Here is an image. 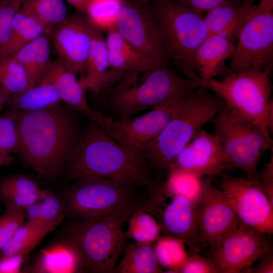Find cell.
Masks as SVG:
<instances>
[{
  "instance_id": "8",
  "label": "cell",
  "mask_w": 273,
  "mask_h": 273,
  "mask_svg": "<svg viewBox=\"0 0 273 273\" xmlns=\"http://www.w3.org/2000/svg\"><path fill=\"white\" fill-rule=\"evenodd\" d=\"M270 70L230 72L223 79H212L202 86L213 92L235 112L270 135L273 130Z\"/></svg>"
},
{
  "instance_id": "47",
  "label": "cell",
  "mask_w": 273,
  "mask_h": 273,
  "mask_svg": "<svg viewBox=\"0 0 273 273\" xmlns=\"http://www.w3.org/2000/svg\"><path fill=\"white\" fill-rule=\"evenodd\" d=\"M77 12L85 14L90 0H66Z\"/></svg>"
},
{
  "instance_id": "25",
  "label": "cell",
  "mask_w": 273,
  "mask_h": 273,
  "mask_svg": "<svg viewBox=\"0 0 273 273\" xmlns=\"http://www.w3.org/2000/svg\"><path fill=\"white\" fill-rule=\"evenodd\" d=\"M104 31L93 24L92 40L83 77L79 78L86 91L96 96L103 88L108 69L107 50Z\"/></svg>"
},
{
  "instance_id": "36",
  "label": "cell",
  "mask_w": 273,
  "mask_h": 273,
  "mask_svg": "<svg viewBox=\"0 0 273 273\" xmlns=\"http://www.w3.org/2000/svg\"><path fill=\"white\" fill-rule=\"evenodd\" d=\"M0 86L10 95L21 93L28 87L24 68L12 57L0 60Z\"/></svg>"
},
{
  "instance_id": "12",
  "label": "cell",
  "mask_w": 273,
  "mask_h": 273,
  "mask_svg": "<svg viewBox=\"0 0 273 273\" xmlns=\"http://www.w3.org/2000/svg\"><path fill=\"white\" fill-rule=\"evenodd\" d=\"M228 69L230 72L271 70L273 12L259 8L240 31Z\"/></svg>"
},
{
  "instance_id": "16",
  "label": "cell",
  "mask_w": 273,
  "mask_h": 273,
  "mask_svg": "<svg viewBox=\"0 0 273 273\" xmlns=\"http://www.w3.org/2000/svg\"><path fill=\"white\" fill-rule=\"evenodd\" d=\"M93 24L78 12L53 26L48 33L59 60L80 78L84 76Z\"/></svg>"
},
{
  "instance_id": "31",
  "label": "cell",
  "mask_w": 273,
  "mask_h": 273,
  "mask_svg": "<svg viewBox=\"0 0 273 273\" xmlns=\"http://www.w3.org/2000/svg\"><path fill=\"white\" fill-rule=\"evenodd\" d=\"M205 178L187 170L172 169L162 184L168 194L186 197L197 204L203 191Z\"/></svg>"
},
{
  "instance_id": "32",
  "label": "cell",
  "mask_w": 273,
  "mask_h": 273,
  "mask_svg": "<svg viewBox=\"0 0 273 273\" xmlns=\"http://www.w3.org/2000/svg\"><path fill=\"white\" fill-rule=\"evenodd\" d=\"M20 10L41 22L46 27L48 34L53 26L68 17L63 0H23Z\"/></svg>"
},
{
  "instance_id": "3",
  "label": "cell",
  "mask_w": 273,
  "mask_h": 273,
  "mask_svg": "<svg viewBox=\"0 0 273 273\" xmlns=\"http://www.w3.org/2000/svg\"><path fill=\"white\" fill-rule=\"evenodd\" d=\"M223 103L201 85L176 101L170 118L142 154L157 182L164 180L178 154L204 124L213 121Z\"/></svg>"
},
{
  "instance_id": "39",
  "label": "cell",
  "mask_w": 273,
  "mask_h": 273,
  "mask_svg": "<svg viewBox=\"0 0 273 273\" xmlns=\"http://www.w3.org/2000/svg\"><path fill=\"white\" fill-rule=\"evenodd\" d=\"M23 0H1L0 2V54L10 38L13 21Z\"/></svg>"
},
{
  "instance_id": "1",
  "label": "cell",
  "mask_w": 273,
  "mask_h": 273,
  "mask_svg": "<svg viewBox=\"0 0 273 273\" xmlns=\"http://www.w3.org/2000/svg\"><path fill=\"white\" fill-rule=\"evenodd\" d=\"M17 123V154L23 166L49 182L64 172L79 136L73 115L59 106L47 110H13Z\"/></svg>"
},
{
  "instance_id": "17",
  "label": "cell",
  "mask_w": 273,
  "mask_h": 273,
  "mask_svg": "<svg viewBox=\"0 0 273 273\" xmlns=\"http://www.w3.org/2000/svg\"><path fill=\"white\" fill-rule=\"evenodd\" d=\"M197 243L209 246L238 226L240 220L223 192L205 178L203 191L196 204Z\"/></svg>"
},
{
  "instance_id": "41",
  "label": "cell",
  "mask_w": 273,
  "mask_h": 273,
  "mask_svg": "<svg viewBox=\"0 0 273 273\" xmlns=\"http://www.w3.org/2000/svg\"><path fill=\"white\" fill-rule=\"evenodd\" d=\"M181 273H218L213 263L207 257L198 252L189 253V255L178 270Z\"/></svg>"
},
{
  "instance_id": "50",
  "label": "cell",
  "mask_w": 273,
  "mask_h": 273,
  "mask_svg": "<svg viewBox=\"0 0 273 273\" xmlns=\"http://www.w3.org/2000/svg\"><path fill=\"white\" fill-rule=\"evenodd\" d=\"M241 1L247 4H253V2L256 0H241Z\"/></svg>"
},
{
  "instance_id": "23",
  "label": "cell",
  "mask_w": 273,
  "mask_h": 273,
  "mask_svg": "<svg viewBox=\"0 0 273 273\" xmlns=\"http://www.w3.org/2000/svg\"><path fill=\"white\" fill-rule=\"evenodd\" d=\"M41 80L51 83L61 101L72 110L81 113L89 119L94 111L89 106L85 96L86 89L76 77L59 60L52 62Z\"/></svg>"
},
{
  "instance_id": "49",
  "label": "cell",
  "mask_w": 273,
  "mask_h": 273,
  "mask_svg": "<svg viewBox=\"0 0 273 273\" xmlns=\"http://www.w3.org/2000/svg\"><path fill=\"white\" fill-rule=\"evenodd\" d=\"M10 95L7 91L0 86V112L7 103Z\"/></svg>"
},
{
  "instance_id": "21",
  "label": "cell",
  "mask_w": 273,
  "mask_h": 273,
  "mask_svg": "<svg viewBox=\"0 0 273 273\" xmlns=\"http://www.w3.org/2000/svg\"><path fill=\"white\" fill-rule=\"evenodd\" d=\"M26 271L32 273L86 272L77 249L65 237L42 249Z\"/></svg>"
},
{
  "instance_id": "35",
  "label": "cell",
  "mask_w": 273,
  "mask_h": 273,
  "mask_svg": "<svg viewBox=\"0 0 273 273\" xmlns=\"http://www.w3.org/2000/svg\"><path fill=\"white\" fill-rule=\"evenodd\" d=\"M124 0H90L85 14L89 21L106 31L114 26Z\"/></svg>"
},
{
  "instance_id": "19",
  "label": "cell",
  "mask_w": 273,
  "mask_h": 273,
  "mask_svg": "<svg viewBox=\"0 0 273 273\" xmlns=\"http://www.w3.org/2000/svg\"><path fill=\"white\" fill-rule=\"evenodd\" d=\"M105 36L108 69L104 79L102 89L111 86L126 77L145 73L162 65L137 52L120 36L114 26L106 31Z\"/></svg>"
},
{
  "instance_id": "2",
  "label": "cell",
  "mask_w": 273,
  "mask_h": 273,
  "mask_svg": "<svg viewBox=\"0 0 273 273\" xmlns=\"http://www.w3.org/2000/svg\"><path fill=\"white\" fill-rule=\"evenodd\" d=\"M90 120L79 135L64 169L68 180L97 176L121 179L148 189L159 183L144 160L125 150Z\"/></svg>"
},
{
  "instance_id": "7",
  "label": "cell",
  "mask_w": 273,
  "mask_h": 273,
  "mask_svg": "<svg viewBox=\"0 0 273 273\" xmlns=\"http://www.w3.org/2000/svg\"><path fill=\"white\" fill-rule=\"evenodd\" d=\"M131 213L67 225L65 237L77 249L86 272L113 273L128 244L124 225Z\"/></svg>"
},
{
  "instance_id": "22",
  "label": "cell",
  "mask_w": 273,
  "mask_h": 273,
  "mask_svg": "<svg viewBox=\"0 0 273 273\" xmlns=\"http://www.w3.org/2000/svg\"><path fill=\"white\" fill-rule=\"evenodd\" d=\"M234 43L217 35H208L198 47L195 63L200 79V85L230 71L225 62L232 56Z\"/></svg>"
},
{
  "instance_id": "45",
  "label": "cell",
  "mask_w": 273,
  "mask_h": 273,
  "mask_svg": "<svg viewBox=\"0 0 273 273\" xmlns=\"http://www.w3.org/2000/svg\"><path fill=\"white\" fill-rule=\"evenodd\" d=\"M202 12H207L225 0H171Z\"/></svg>"
},
{
  "instance_id": "30",
  "label": "cell",
  "mask_w": 273,
  "mask_h": 273,
  "mask_svg": "<svg viewBox=\"0 0 273 273\" xmlns=\"http://www.w3.org/2000/svg\"><path fill=\"white\" fill-rule=\"evenodd\" d=\"M47 33L45 26L33 16L21 10L16 14L8 42L0 54V60L11 57L19 49Z\"/></svg>"
},
{
  "instance_id": "42",
  "label": "cell",
  "mask_w": 273,
  "mask_h": 273,
  "mask_svg": "<svg viewBox=\"0 0 273 273\" xmlns=\"http://www.w3.org/2000/svg\"><path fill=\"white\" fill-rule=\"evenodd\" d=\"M29 252H21L0 258V273L23 272L21 268Z\"/></svg>"
},
{
  "instance_id": "20",
  "label": "cell",
  "mask_w": 273,
  "mask_h": 273,
  "mask_svg": "<svg viewBox=\"0 0 273 273\" xmlns=\"http://www.w3.org/2000/svg\"><path fill=\"white\" fill-rule=\"evenodd\" d=\"M256 8L241 0L224 1L204 16L208 35L217 34L234 43Z\"/></svg>"
},
{
  "instance_id": "38",
  "label": "cell",
  "mask_w": 273,
  "mask_h": 273,
  "mask_svg": "<svg viewBox=\"0 0 273 273\" xmlns=\"http://www.w3.org/2000/svg\"><path fill=\"white\" fill-rule=\"evenodd\" d=\"M39 203L38 217L32 222L46 224L66 216L60 198L51 190H42Z\"/></svg>"
},
{
  "instance_id": "18",
  "label": "cell",
  "mask_w": 273,
  "mask_h": 273,
  "mask_svg": "<svg viewBox=\"0 0 273 273\" xmlns=\"http://www.w3.org/2000/svg\"><path fill=\"white\" fill-rule=\"evenodd\" d=\"M234 168L216 136L201 129L178 154L169 170L181 169L211 177Z\"/></svg>"
},
{
  "instance_id": "27",
  "label": "cell",
  "mask_w": 273,
  "mask_h": 273,
  "mask_svg": "<svg viewBox=\"0 0 273 273\" xmlns=\"http://www.w3.org/2000/svg\"><path fill=\"white\" fill-rule=\"evenodd\" d=\"M60 102L53 85L47 81L41 80L21 93L10 95L7 103L14 110L30 112L56 107L59 106Z\"/></svg>"
},
{
  "instance_id": "28",
  "label": "cell",
  "mask_w": 273,
  "mask_h": 273,
  "mask_svg": "<svg viewBox=\"0 0 273 273\" xmlns=\"http://www.w3.org/2000/svg\"><path fill=\"white\" fill-rule=\"evenodd\" d=\"M64 218L46 224L36 222L23 223L0 250V258L21 252H30Z\"/></svg>"
},
{
  "instance_id": "34",
  "label": "cell",
  "mask_w": 273,
  "mask_h": 273,
  "mask_svg": "<svg viewBox=\"0 0 273 273\" xmlns=\"http://www.w3.org/2000/svg\"><path fill=\"white\" fill-rule=\"evenodd\" d=\"M126 222L125 237L136 242L154 244L161 236L160 226L155 218L140 208L131 213Z\"/></svg>"
},
{
  "instance_id": "29",
  "label": "cell",
  "mask_w": 273,
  "mask_h": 273,
  "mask_svg": "<svg viewBox=\"0 0 273 273\" xmlns=\"http://www.w3.org/2000/svg\"><path fill=\"white\" fill-rule=\"evenodd\" d=\"M153 244L135 242L128 244L113 273H158L162 272Z\"/></svg>"
},
{
  "instance_id": "48",
  "label": "cell",
  "mask_w": 273,
  "mask_h": 273,
  "mask_svg": "<svg viewBox=\"0 0 273 273\" xmlns=\"http://www.w3.org/2000/svg\"><path fill=\"white\" fill-rule=\"evenodd\" d=\"M16 160V159L10 155H0V167H8Z\"/></svg>"
},
{
  "instance_id": "33",
  "label": "cell",
  "mask_w": 273,
  "mask_h": 273,
  "mask_svg": "<svg viewBox=\"0 0 273 273\" xmlns=\"http://www.w3.org/2000/svg\"><path fill=\"white\" fill-rule=\"evenodd\" d=\"M155 243L154 251L161 266L168 269L166 272H178L189 255L184 241L172 236H161Z\"/></svg>"
},
{
  "instance_id": "51",
  "label": "cell",
  "mask_w": 273,
  "mask_h": 273,
  "mask_svg": "<svg viewBox=\"0 0 273 273\" xmlns=\"http://www.w3.org/2000/svg\"><path fill=\"white\" fill-rule=\"evenodd\" d=\"M1 0H0V2H1Z\"/></svg>"
},
{
  "instance_id": "4",
  "label": "cell",
  "mask_w": 273,
  "mask_h": 273,
  "mask_svg": "<svg viewBox=\"0 0 273 273\" xmlns=\"http://www.w3.org/2000/svg\"><path fill=\"white\" fill-rule=\"evenodd\" d=\"M57 194L71 220L93 221L130 213L146 200L148 188L121 179L97 176L79 177Z\"/></svg>"
},
{
  "instance_id": "5",
  "label": "cell",
  "mask_w": 273,
  "mask_h": 273,
  "mask_svg": "<svg viewBox=\"0 0 273 273\" xmlns=\"http://www.w3.org/2000/svg\"><path fill=\"white\" fill-rule=\"evenodd\" d=\"M198 82L183 78L168 65H159L150 70L126 77L103 88V107L111 118L122 120L134 114L178 98L198 88Z\"/></svg>"
},
{
  "instance_id": "46",
  "label": "cell",
  "mask_w": 273,
  "mask_h": 273,
  "mask_svg": "<svg viewBox=\"0 0 273 273\" xmlns=\"http://www.w3.org/2000/svg\"><path fill=\"white\" fill-rule=\"evenodd\" d=\"M39 199L24 209L26 222H32L37 220L39 214Z\"/></svg>"
},
{
  "instance_id": "14",
  "label": "cell",
  "mask_w": 273,
  "mask_h": 273,
  "mask_svg": "<svg viewBox=\"0 0 273 273\" xmlns=\"http://www.w3.org/2000/svg\"><path fill=\"white\" fill-rule=\"evenodd\" d=\"M218 185L240 221L259 232L273 233V205L263 192L258 179L223 174Z\"/></svg>"
},
{
  "instance_id": "6",
  "label": "cell",
  "mask_w": 273,
  "mask_h": 273,
  "mask_svg": "<svg viewBox=\"0 0 273 273\" xmlns=\"http://www.w3.org/2000/svg\"><path fill=\"white\" fill-rule=\"evenodd\" d=\"M155 28L169 62L200 84L197 50L208 34L203 12L171 0H147Z\"/></svg>"
},
{
  "instance_id": "40",
  "label": "cell",
  "mask_w": 273,
  "mask_h": 273,
  "mask_svg": "<svg viewBox=\"0 0 273 273\" xmlns=\"http://www.w3.org/2000/svg\"><path fill=\"white\" fill-rule=\"evenodd\" d=\"M25 219L24 210L5 208L0 217V250L13 236L17 229L24 223Z\"/></svg>"
},
{
  "instance_id": "44",
  "label": "cell",
  "mask_w": 273,
  "mask_h": 273,
  "mask_svg": "<svg viewBox=\"0 0 273 273\" xmlns=\"http://www.w3.org/2000/svg\"><path fill=\"white\" fill-rule=\"evenodd\" d=\"M259 262L254 267H250L245 271L247 273H272L273 253L272 247L262 254Z\"/></svg>"
},
{
  "instance_id": "15",
  "label": "cell",
  "mask_w": 273,
  "mask_h": 273,
  "mask_svg": "<svg viewBox=\"0 0 273 273\" xmlns=\"http://www.w3.org/2000/svg\"><path fill=\"white\" fill-rule=\"evenodd\" d=\"M114 26L120 36L141 54L159 64L168 65L147 0H124Z\"/></svg>"
},
{
  "instance_id": "9",
  "label": "cell",
  "mask_w": 273,
  "mask_h": 273,
  "mask_svg": "<svg viewBox=\"0 0 273 273\" xmlns=\"http://www.w3.org/2000/svg\"><path fill=\"white\" fill-rule=\"evenodd\" d=\"M212 122L214 134L235 168L249 179H257L258 164L265 151L272 148L270 135L224 102Z\"/></svg>"
},
{
  "instance_id": "43",
  "label": "cell",
  "mask_w": 273,
  "mask_h": 273,
  "mask_svg": "<svg viewBox=\"0 0 273 273\" xmlns=\"http://www.w3.org/2000/svg\"><path fill=\"white\" fill-rule=\"evenodd\" d=\"M264 193L271 204L273 205V157L271 155L269 162L263 169L258 173L257 178Z\"/></svg>"
},
{
  "instance_id": "11",
  "label": "cell",
  "mask_w": 273,
  "mask_h": 273,
  "mask_svg": "<svg viewBox=\"0 0 273 273\" xmlns=\"http://www.w3.org/2000/svg\"><path fill=\"white\" fill-rule=\"evenodd\" d=\"M268 235L240 222L209 246L207 257L218 273L244 272L272 247Z\"/></svg>"
},
{
  "instance_id": "26",
  "label": "cell",
  "mask_w": 273,
  "mask_h": 273,
  "mask_svg": "<svg viewBox=\"0 0 273 273\" xmlns=\"http://www.w3.org/2000/svg\"><path fill=\"white\" fill-rule=\"evenodd\" d=\"M42 190L37 181L23 174H15L0 179V200L5 208L25 209L38 200Z\"/></svg>"
},
{
  "instance_id": "13",
  "label": "cell",
  "mask_w": 273,
  "mask_h": 273,
  "mask_svg": "<svg viewBox=\"0 0 273 273\" xmlns=\"http://www.w3.org/2000/svg\"><path fill=\"white\" fill-rule=\"evenodd\" d=\"M168 194L170 201L165 203L160 186L149 192L139 208L155 218L160 226V236L180 239L189 246V253L197 252L196 204L186 197Z\"/></svg>"
},
{
  "instance_id": "10",
  "label": "cell",
  "mask_w": 273,
  "mask_h": 273,
  "mask_svg": "<svg viewBox=\"0 0 273 273\" xmlns=\"http://www.w3.org/2000/svg\"><path fill=\"white\" fill-rule=\"evenodd\" d=\"M180 98L155 107L148 113L133 118L117 120L100 112H95L90 120L97 123L125 150L143 160L142 157L143 151L167 123L175 103Z\"/></svg>"
},
{
  "instance_id": "24",
  "label": "cell",
  "mask_w": 273,
  "mask_h": 273,
  "mask_svg": "<svg viewBox=\"0 0 273 273\" xmlns=\"http://www.w3.org/2000/svg\"><path fill=\"white\" fill-rule=\"evenodd\" d=\"M49 38V34L44 33L24 45L10 57L24 68L28 80V88L41 81L52 62L50 59Z\"/></svg>"
},
{
  "instance_id": "37",
  "label": "cell",
  "mask_w": 273,
  "mask_h": 273,
  "mask_svg": "<svg viewBox=\"0 0 273 273\" xmlns=\"http://www.w3.org/2000/svg\"><path fill=\"white\" fill-rule=\"evenodd\" d=\"M19 147V133L14 111L0 115V155L16 153Z\"/></svg>"
}]
</instances>
